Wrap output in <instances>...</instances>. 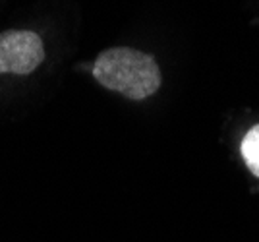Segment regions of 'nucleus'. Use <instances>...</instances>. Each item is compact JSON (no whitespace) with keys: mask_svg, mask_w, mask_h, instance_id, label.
Listing matches in <instances>:
<instances>
[{"mask_svg":"<svg viewBox=\"0 0 259 242\" xmlns=\"http://www.w3.org/2000/svg\"><path fill=\"white\" fill-rule=\"evenodd\" d=\"M93 77L126 99L143 101L161 88V70L147 53L130 47L107 49L95 58Z\"/></svg>","mask_w":259,"mask_h":242,"instance_id":"1","label":"nucleus"},{"mask_svg":"<svg viewBox=\"0 0 259 242\" xmlns=\"http://www.w3.org/2000/svg\"><path fill=\"white\" fill-rule=\"evenodd\" d=\"M240 151H242L244 163L249 169V173L259 178V124L249 128L248 134L244 136Z\"/></svg>","mask_w":259,"mask_h":242,"instance_id":"3","label":"nucleus"},{"mask_svg":"<svg viewBox=\"0 0 259 242\" xmlns=\"http://www.w3.org/2000/svg\"><path fill=\"white\" fill-rule=\"evenodd\" d=\"M45 60L41 37L29 29H8L0 33V74L27 76Z\"/></svg>","mask_w":259,"mask_h":242,"instance_id":"2","label":"nucleus"}]
</instances>
